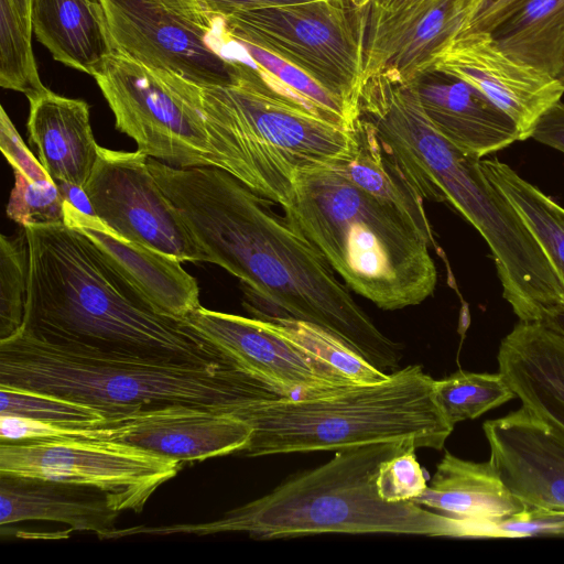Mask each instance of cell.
Returning a JSON list of instances; mask_svg holds the SVG:
<instances>
[{"instance_id": "obj_9", "label": "cell", "mask_w": 564, "mask_h": 564, "mask_svg": "<svg viewBox=\"0 0 564 564\" xmlns=\"http://www.w3.org/2000/svg\"><path fill=\"white\" fill-rule=\"evenodd\" d=\"M116 128L148 158L174 167H216L200 86L115 52L94 76Z\"/></svg>"}, {"instance_id": "obj_22", "label": "cell", "mask_w": 564, "mask_h": 564, "mask_svg": "<svg viewBox=\"0 0 564 564\" xmlns=\"http://www.w3.org/2000/svg\"><path fill=\"white\" fill-rule=\"evenodd\" d=\"M29 102V139L39 161L56 184L84 189L100 147L91 130L89 106L48 88Z\"/></svg>"}, {"instance_id": "obj_10", "label": "cell", "mask_w": 564, "mask_h": 564, "mask_svg": "<svg viewBox=\"0 0 564 564\" xmlns=\"http://www.w3.org/2000/svg\"><path fill=\"white\" fill-rule=\"evenodd\" d=\"M178 460L109 440L53 437L0 442V476L94 487L117 511L142 512L155 490L182 468Z\"/></svg>"}, {"instance_id": "obj_14", "label": "cell", "mask_w": 564, "mask_h": 564, "mask_svg": "<svg viewBox=\"0 0 564 564\" xmlns=\"http://www.w3.org/2000/svg\"><path fill=\"white\" fill-rule=\"evenodd\" d=\"M185 318L241 370L278 397L316 398L356 386L262 319L212 311L202 305Z\"/></svg>"}, {"instance_id": "obj_7", "label": "cell", "mask_w": 564, "mask_h": 564, "mask_svg": "<svg viewBox=\"0 0 564 564\" xmlns=\"http://www.w3.org/2000/svg\"><path fill=\"white\" fill-rule=\"evenodd\" d=\"M231 85L200 86V110L216 167L283 207L296 175L351 158L352 130L304 112L279 95L250 62Z\"/></svg>"}, {"instance_id": "obj_19", "label": "cell", "mask_w": 564, "mask_h": 564, "mask_svg": "<svg viewBox=\"0 0 564 564\" xmlns=\"http://www.w3.org/2000/svg\"><path fill=\"white\" fill-rule=\"evenodd\" d=\"M434 128L479 159L521 140L513 120L465 82L430 69L412 82Z\"/></svg>"}, {"instance_id": "obj_32", "label": "cell", "mask_w": 564, "mask_h": 564, "mask_svg": "<svg viewBox=\"0 0 564 564\" xmlns=\"http://www.w3.org/2000/svg\"><path fill=\"white\" fill-rule=\"evenodd\" d=\"M0 415L24 417L63 427H80L113 413L41 392L0 386Z\"/></svg>"}, {"instance_id": "obj_33", "label": "cell", "mask_w": 564, "mask_h": 564, "mask_svg": "<svg viewBox=\"0 0 564 564\" xmlns=\"http://www.w3.org/2000/svg\"><path fill=\"white\" fill-rule=\"evenodd\" d=\"M64 200L54 181L36 183L14 172L7 215L20 227L63 223Z\"/></svg>"}, {"instance_id": "obj_16", "label": "cell", "mask_w": 564, "mask_h": 564, "mask_svg": "<svg viewBox=\"0 0 564 564\" xmlns=\"http://www.w3.org/2000/svg\"><path fill=\"white\" fill-rule=\"evenodd\" d=\"M489 462L527 511L564 514V430L523 405L487 420Z\"/></svg>"}, {"instance_id": "obj_12", "label": "cell", "mask_w": 564, "mask_h": 564, "mask_svg": "<svg viewBox=\"0 0 564 564\" xmlns=\"http://www.w3.org/2000/svg\"><path fill=\"white\" fill-rule=\"evenodd\" d=\"M116 52L202 87L236 82L239 63L205 24L163 0H101Z\"/></svg>"}, {"instance_id": "obj_23", "label": "cell", "mask_w": 564, "mask_h": 564, "mask_svg": "<svg viewBox=\"0 0 564 564\" xmlns=\"http://www.w3.org/2000/svg\"><path fill=\"white\" fill-rule=\"evenodd\" d=\"M119 511L101 490L40 478L0 476V525L52 521L100 540L116 530Z\"/></svg>"}, {"instance_id": "obj_27", "label": "cell", "mask_w": 564, "mask_h": 564, "mask_svg": "<svg viewBox=\"0 0 564 564\" xmlns=\"http://www.w3.org/2000/svg\"><path fill=\"white\" fill-rule=\"evenodd\" d=\"M480 166L519 214L564 286V207L498 159H481Z\"/></svg>"}, {"instance_id": "obj_29", "label": "cell", "mask_w": 564, "mask_h": 564, "mask_svg": "<svg viewBox=\"0 0 564 564\" xmlns=\"http://www.w3.org/2000/svg\"><path fill=\"white\" fill-rule=\"evenodd\" d=\"M278 334L291 339L356 384L386 380V373L368 362L335 335L314 324L292 318L262 319Z\"/></svg>"}, {"instance_id": "obj_25", "label": "cell", "mask_w": 564, "mask_h": 564, "mask_svg": "<svg viewBox=\"0 0 564 564\" xmlns=\"http://www.w3.org/2000/svg\"><path fill=\"white\" fill-rule=\"evenodd\" d=\"M355 150L335 169L364 192L389 205L435 247L423 198L412 188L381 145L372 126L359 116L354 129Z\"/></svg>"}, {"instance_id": "obj_40", "label": "cell", "mask_w": 564, "mask_h": 564, "mask_svg": "<svg viewBox=\"0 0 564 564\" xmlns=\"http://www.w3.org/2000/svg\"><path fill=\"white\" fill-rule=\"evenodd\" d=\"M420 0H369L370 8L380 12H397L405 9Z\"/></svg>"}, {"instance_id": "obj_30", "label": "cell", "mask_w": 564, "mask_h": 564, "mask_svg": "<svg viewBox=\"0 0 564 564\" xmlns=\"http://www.w3.org/2000/svg\"><path fill=\"white\" fill-rule=\"evenodd\" d=\"M33 29L12 0H0V85L31 99L46 89L32 50Z\"/></svg>"}, {"instance_id": "obj_34", "label": "cell", "mask_w": 564, "mask_h": 564, "mask_svg": "<svg viewBox=\"0 0 564 564\" xmlns=\"http://www.w3.org/2000/svg\"><path fill=\"white\" fill-rule=\"evenodd\" d=\"M378 495L388 502L411 501L427 487V479L415 456V448L384 460L376 479Z\"/></svg>"}, {"instance_id": "obj_28", "label": "cell", "mask_w": 564, "mask_h": 564, "mask_svg": "<svg viewBox=\"0 0 564 564\" xmlns=\"http://www.w3.org/2000/svg\"><path fill=\"white\" fill-rule=\"evenodd\" d=\"M435 400L448 423L479 417L516 398V393L499 371L470 372L458 370L434 383Z\"/></svg>"}, {"instance_id": "obj_4", "label": "cell", "mask_w": 564, "mask_h": 564, "mask_svg": "<svg viewBox=\"0 0 564 564\" xmlns=\"http://www.w3.org/2000/svg\"><path fill=\"white\" fill-rule=\"evenodd\" d=\"M410 442H380L335 452L332 459L296 474L264 496L199 523L138 525L129 535H207L245 532L271 540L318 533H388L462 538L459 523L412 501L388 502L377 491L381 464Z\"/></svg>"}, {"instance_id": "obj_18", "label": "cell", "mask_w": 564, "mask_h": 564, "mask_svg": "<svg viewBox=\"0 0 564 564\" xmlns=\"http://www.w3.org/2000/svg\"><path fill=\"white\" fill-rule=\"evenodd\" d=\"M63 223L86 235L163 313L184 318L200 306L197 282L180 260L121 237L66 199Z\"/></svg>"}, {"instance_id": "obj_39", "label": "cell", "mask_w": 564, "mask_h": 564, "mask_svg": "<svg viewBox=\"0 0 564 564\" xmlns=\"http://www.w3.org/2000/svg\"><path fill=\"white\" fill-rule=\"evenodd\" d=\"M172 8L183 12L184 14L198 20L205 24L212 25L214 18H210L204 13L197 0H163Z\"/></svg>"}, {"instance_id": "obj_37", "label": "cell", "mask_w": 564, "mask_h": 564, "mask_svg": "<svg viewBox=\"0 0 564 564\" xmlns=\"http://www.w3.org/2000/svg\"><path fill=\"white\" fill-rule=\"evenodd\" d=\"M531 138L564 153V102L557 101L542 115Z\"/></svg>"}, {"instance_id": "obj_46", "label": "cell", "mask_w": 564, "mask_h": 564, "mask_svg": "<svg viewBox=\"0 0 564 564\" xmlns=\"http://www.w3.org/2000/svg\"><path fill=\"white\" fill-rule=\"evenodd\" d=\"M475 0H473V3H474Z\"/></svg>"}, {"instance_id": "obj_20", "label": "cell", "mask_w": 564, "mask_h": 564, "mask_svg": "<svg viewBox=\"0 0 564 564\" xmlns=\"http://www.w3.org/2000/svg\"><path fill=\"white\" fill-rule=\"evenodd\" d=\"M411 501L458 521L465 538L498 536L499 522L525 511L489 459L476 463L448 451L426 489Z\"/></svg>"}, {"instance_id": "obj_36", "label": "cell", "mask_w": 564, "mask_h": 564, "mask_svg": "<svg viewBox=\"0 0 564 564\" xmlns=\"http://www.w3.org/2000/svg\"><path fill=\"white\" fill-rule=\"evenodd\" d=\"M523 1L524 0H475L459 33L490 31Z\"/></svg>"}, {"instance_id": "obj_38", "label": "cell", "mask_w": 564, "mask_h": 564, "mask_svg": "<svg viewBox=\"0 0 564 564\" xmlns=\"http://www.w3.org/2000/svg\"><path fill=\"white\" fill-rule=\"evenodd\" d=\"M312 0H197L204 13L210 18H225L241 11L281 7Z\"/></svg>"}, {"instance_id": "obj_6", "label": "cell", "mask_w": 564, "mask_h": 564, "mask_svg": "<svg viewBox=\"0 0 564 564\" xmlns=\"http://www.w3.org/2000/svg\"><path fill=\"white\" fill-rule=\"evenodd\" d=\"M434 383L422 366L410 365L381 382L324 397L247 402L231 412L252 427L239 454L337 452L380 442H410L416 449L441 451L454 426L436 403Z\"/></svg>"}, {"instance_id": "obj_42", "label": "cell", "mask_w": 564, "mask_h": 564, "mask_svg": "<svg viewBox=\"0 0 564 564\" xmlns=\"http://www.w3.org/2000/svg\"><path fill=\"white\" fill-rule=\"evenodd\" d=\"M15 8L18 9L19 13L22 15V18L31 23V2L32 0H12Z\"/></svg>"}, {"instance_id": "obj_1", "label": "cell", "mask_w": 564, "mask_h": 564, "mask_svg": "<svg viewBox=\"0 0 564 564\" xmlns=\"http://www.w3.org/2000/svg\"><path fill=\"white\" fill-rule=\"evenodd\" d=\"M149 166L208 262L242 282L254 318L314 324L379 370L395 371L401 345L379 330L322 254L270 200L218 167H174L153 158Z\"/></svg>"}, {"instance_id": "obj_26", "label": "cell", "mask_w": 564, "mask_h": 564, "mask_svg": "<svg viewBox=\"0 0 564 564\" xmlns=\"http://www.w3.org/2000/svg\"><path fill=\"white\" fill-rule=\"evenodd\" d=\"M518 61L557 78L564 68V0H524L490 31Z\"/></svg>"}, {"instance_id": "obj_24", "label": "cell", "mask_w": 564, "mask_h": 564, "mask_svg": "<svg viewBox=\"0 0 564 564\" xmlns=\"http://www.w3.org/2000/svg\"><path fill=\"white\" fill-rule=\"evenodd\" d=\"M31 23L55 61L93 77L116 52L101 0H32Z\"/></svg>"}, {"instance_id": "obj_2", "label": "cell", "mask_w": 564, "mask_h": 564, "mask_svg": "<svg viewBox=\"0 0 564 564\" xmlns=\"http://www.w3.org/2000/svg\"><path fill=\"white\" fill-rule=\"evenodd\" d=\"M24 228L30 280L21 332L107 350L232 361L185 317L160 311L83 232L64 223Z\"/></svg>"}, {"instance_id": "obj_17", "label": "cell", "mask_w": 564, "mask_h": 564, "mask_svg": "<svg viewBox=\"0 0 564 564\" xmlns=\"http://www.w3.org/2000/svg\"><path fill=\"white\" fill-rule=\"evenodd\" d=\"M471 0H420L397 12L366 11L365 83L382 76L412 83L460 32Z\"/></svg>"}, {"instance_id": "obj_13", "label": "cell", "mask_w": 564, "mask_h": 564, "mask_svg": "<svg viewBox=\"0 0 564 564\" xmlns=\"http://www.w3.org/2000/svg\"><path fill=\"white\" fill-rule=\"evenodd\" d=\"M251 434L250 424L231 413L186 404L140 408L80 427H41L42 438L116 441L181 463L239 454Z\"/></svg>"}, {"instance_id": "obj_45", "label": "cell", "mask_w": 564, "mask_h": 564, "mask_svg": "<svg viewBox=\"0 0 564 564\" xmlns=\"http://www.w3.org/2000/svg\"><path fill=\"white\" fill-rule=\"evenodd\" d=\"M3 417H4V416H3ZM3 417H2V419H3ZM2 419H1V421H2ZM0 434H1V422H0ZM1 437H2V436H1ZM2 438H3V437H2ZM3 440H4V438H3ZM4 441H6V440H4ZM8 442H9V441H8Z\"/></svg>"}, {"instance_id": "obj_31", "label": "cell", "mask_w": 564, "mask_h": 564, "mask_svg": "<svg viewBox=\"0 0 564 564\" xmlns=\"http://www.w3.org/2000/svg\"><path fill=\"white\" fill-rule=\"evenodd\" d=\"M30 280V247L24 227L0 237V341L21 332Z\"/></svg>"}, {"instance_id": "obj_43", "label": "cell", "mask_w": 564, "mask_h": 564, "mask_svg": "<svg viewBox=\"0 0 564 564\" xmlns=\"http://www.w3.org/2000/svg\"><path fill=\"white\" fill-rule=\"evenodd\" d=\"M354 6L358 8H364L369 4V0H349Z\"/></svg>"}, {"instance_id": "obj_8", "label": "cell", "mask_w": 564, "mask_h": 564, "mask_svg": "<svg viewBox=\"0 0 564 564\" xmlns=\"http://www.w3.org/2000/svg\"><path fill=\"white\" fill-rule=\"evenodd\" d=\"M215 19L230 37L293 64L360 112L365 7L349 0H312Z\"/></svg>"}, {"instance_id": "obj_15", "label": "cell", "mask_w": 564, "mask_h": 564, "mask_svg": "<svg viewBox=\"0 0 564 564\" xmlns=\"http://www.w3.org/2000/svg\"><path fill=\"white\" fill-rule=\"evenodd\" d=\"M431 69L478 90L513 120L521 140L531 138L539 119L564 94L556 77L509 55L489 31L457 34Z\"/></svg>"}, {"instance_id": "obj_41", "label": "cell", "mask_w": 564, "mask_h": 564, "mask_svg": "<svg viewBox=\"0 0 564 564\" xmlns=\"http://www.w3.org/2000/svg\"><path fill=\"white\" fill-rule=\"evenodd\" d=\"M564 340V306L549 313L540 321Z\"/></svg>"}, {"instance_id": "obj_11", "label": "cell", "mask_w": 564, "mask_h": 564, "mask_svg": "<svg viewBox=\"0 0 564 564\" xmlns=\"http://www.w3.org/2000/svg\"><path fill=\"white\" fill-rule=\"evenodd\" d=\"M84 191L94 215L121 237L181 262H208L145 154L99 147Z\"/></svg>"}, {"instance_id": "obj_35", "label": "cell", "mask_w": 564, "mask_h": 564, "mask_svg": "<svg viewBox=\"0 0 564 564\" xmlns=\"http://www.w3.org/2000/svg\"><path fill=\"white\" fill-rule=\"evenodd\" d=\"M0 149L13 172L36 183L53 181L25 145L3 107L0 109Z\"/></svg>"}, {"instance_id": "obj_3", "label": "cell", "mask_w": 564, "mask_h": 564, "mask_svg": "<svg viewBox=\"0 0 564 564\" xmlns=\"http://www.w3.org/2000/svg\"><path fill=\"white\" fill-rule=\"evenodd\" d=\"M0 386L113 414L166 404L231 413L243 403L278 397L232 361L107 350L24 332L0 341Z\"/></svg>"}, {"instance_id": "obj_5", "label": "cell", "mask_w": 564, "mask_h": 564, "mask_svg": "<svg viewBox=\"0 0 564 564\" xmlns=\"http://www.w3.org/2000/svg\"><path fill=\"white\" fill-rule=\"evenodd\" d=\"M281 208L345 285L379 308L402 310L433 294L437 271L432 243L334 165L300 172Z\"/></svg>"}, {"instance_id": "obj_21", "label": "cell", "mask_w": 564, "mask_h": 564, "mask_svg": "<svg viewBox=\"0 0 564 564\" xmlns=\"http://www.w3.org/2000/svg\"><path fill=\"white\" fill-rule=\"evenodd\" d=\"M497 360L522 405L564 430V340L541 322L520 321L501 340Z\"/></svg>"}, {"instance_id": "obj_44", "label": "cell", "mask_w": 564, "mask_h": 564, "mask_svg": "<svg viewBox=\"0 0 564 564\" xmlns=\"http://www.w3.org/2000/svg\"><path fill=\"white\" fill-rule=\"evenodd\" d=\"M557 79L562 83V85L564 86V68L563 70L560 73V75L557 76Z\"/></svg>"}]
</instances>
